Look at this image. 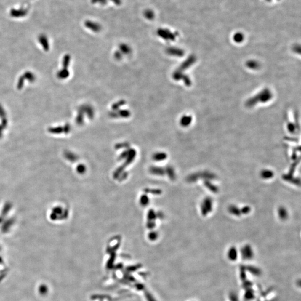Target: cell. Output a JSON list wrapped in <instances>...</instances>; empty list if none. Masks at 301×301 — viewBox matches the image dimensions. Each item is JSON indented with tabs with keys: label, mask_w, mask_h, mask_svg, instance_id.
<instances>
[{
	"label": "cell",
	"mask_w": 301,
	"mask_h": 301,
	"mask_svg": "<svg viewBox=\"0 0 301 301\" xmlns=\"http://www.w3.org/2000/svg\"><path fill=\"white\" fill-rule=\"evenodd\" d=\"M121 49L122 51H123L122 52H124V53H126V54H127V53H128L129 52H130V49H129V47H127L126 46L122 45V46L121 47Z\"/></svg>",
	"instance_id": "obj_1"
}]
</instances>
